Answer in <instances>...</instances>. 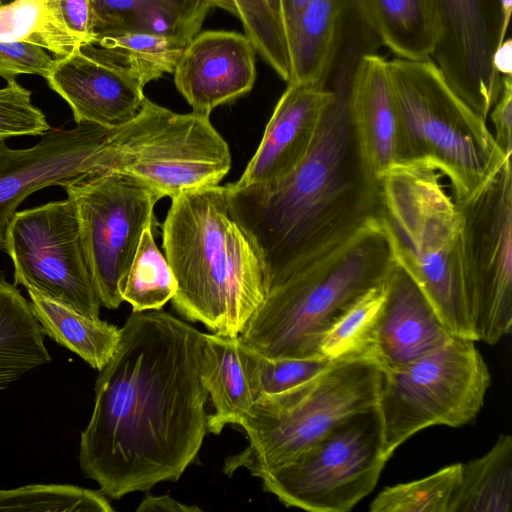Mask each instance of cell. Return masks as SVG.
I'll use <instances>...</instances> for the list:
<instances>
[{"label": "cell", "mask_w": 512, "mask_h": 512, "mask_svg": "<svg viewBox=\"0 0 512 512\" xmlns=\"http://www.w3.org/2000/svg\"><path fill=\"white\" fill-rule=\"evenodd\" d=\"M348 0H309L289 39L288 83H318ZM287 83V84H288Z\"/></svg>", "instance_id": "26"}, {"label": "cell", "mask_w": 512, "mask_h": 512, "mask_svg": "<svg viewBox=\"0 0 512 512\" xmlns=\"http://www.w3.org/2000/svg\"><path fill=\"white\" fill-rule=\"evenodd\" d=\"M442 176L428 162L394 163L379 179L378 215L396 264L421 289L449 333L476 341L463 217Z\"/></svg>", "instance_id": "5"}, {"label": "cell", "mask_w": 512, "mask_h": 512, "mask_svg": "<svg viewBox=\"0 0 512 512\" xmlns=\"http://www.w3.org/2000/svg\"><path fill=\"white\" fill-rule=\"evenodd\" d=\"M214 6L207 0H146L130 28L184 44L196 37Z\"/></svg>", "instance_id": "34"}, {"label": "cell", "mask_w": 512, "mask_h": 512, "mask_svg": "<svg viewBox=\"0 0 512 512\" xmlns=\"http://www.w3.org/2000/svg\"><path fill=\"white\" fill-rule=\"evenodd\" d=\"M14 0H0V7L1 6H4V5H7L11 2H13Z\"/></svg>", "instance_id": "45"}, {"label": "cell", "mask_w": 512, "mask_h": 512, "mask_svg": "<svg viewBox=\"0 0 512 512\" xmlns=\"http://www.w3.org/2000/svg\"><path fill=\"white\" fill-rule=\"evenodd\" d=\"M252 384L257 399L291 389L324 371L334 361L312 358H269L247 346Z\"/></svg>", "instance_id": "35"}, {"label": "cell", "mask_w": 512, "mask_h": 512, "mask_svg": "<svg viewBox=\"0 0 512 512\" xmlns=\"http://www.w3.org/2000/svg\"><path fill=\"white\" fill-rule=\"evenodd\" d=\"M146 0H92L94 29L100 34L130 28Z\"/></svg>", "instance_id": "39"}, {"label": "cell", "mask_w": 512, "mask_h": 512, "mask_svg": "<svg viewBox=\"0 0 512 512\" xmlns=\"http://www.w3.org/2000/svg\"><path fill=\"white\" fill-rule=\"evenodd\" d=\"M93 45L133 69L142 82L173 73L187 44L135 28L100 34Z\"/></svg>", "instance_id": "29"}, {"label": "cell", "mask_w": 512, "mask_h": 512, "mask_svg": "<svg viewBox=\"0 0 512 512\" xmlns=\"http://www.w3.org/2000/svg\"><path fill=\"white\" fill-rule=\"evenodd\" d=\"M494 139L502 153L512 155V76H502V89L489 115Z\"/></svg>", "instance_id": "40"}, {"label": "cell", "mask_w": 512, "mask_h": 512, "mask_svg": "<svg viewBox=\"0 0 512 512\" xmlns=\"http://www.w3.org/2000/svg\"><path fill=\"white\" fill-rule=\"evenodd\" d=\"M46 49L25 41L0 40V76L7 83L16 81L20 74L47 77L54 65Z\"/></svg>", "instance_id": "37"}, {"label": "cell", "mask_w": 512, "mask_h": 512, "mask_svg": "<svg viewBox=\"0 0 512 512\" xmlns=\"http://www.w3.org/2000/svg\"><path fill=\"white\" fill-rule=\"evenodd\" d=\"M138 512H196L201 511L195 505L183 504L168 495L147 494L137 507Z\"/></svg>", "instance_id": "41"}, {"label": "cell", "mask_w": 512, "mask_h": 512, "mask_svg": "<svg viewBox=\"0 0 512 512\" xmlns=\"http://www.w3.org/2000/svg\"><path fill=\"white\" fill-rule=\"evenodd\" d=\"M231 168L227 142L209 115L180 114L144 98L127 123L107 129L99 171L133 177L162 197L220 184Z\"/></svg>", "instance_id": "8"}, {"label": "cell", "mask_w": 512, "mask_h": 512, "mask_svg": "<svg viewBox=\"0 0 512 512\" xmlns=\"http://www.w3.org/2000/svg\"><path fill=\"white\" fill-rule=\"evenodd\" d=\"M204 333L161 310L133 312L95 382L79 464L112 499L177 481L207 432Z\"/></svg>", "instance_id": "1"}, {"label": "cell", "mask_w": 512, "mask_h": 512, "mask_svg": "<svg viewBox=\"0 0 512 512\" xmlns=\"http://www.w3.org/2000/svg\"><path fill=\"white\" fill-rule=\"evenodd\" d=\"M512 511V437L502 434L482 457L461 463L448 512Z\"/></svg>", "instance_id": "25"}, {"label": "cell", "mask_w": 512, "mask_h": 512, "mask_svg": "<svg viewBox=\"0 0 512 512\" xmlns=\"http://www.w3.org/2000/svg\"><path fill=\"white\" fill-rule=\"evenodd\" d=\"M474 342L452 336L412 362L381 370L376 410L389 459L406 440L427 427H460L478 415L491 376Z\"/></svg>", "instance_id": "9"}, {"label": "cell", "mask_w": 512, "mask_h": 512, "mask_svg": "<svg viewBox=\"0 0 512 512\" xmlns=\"http://www.w3.org/2000/svg\"><path fill=\"white\" fill-rule=\"evenodd\" d=\"M50 129L44 113L32 104L29 90L16 81L0 89V140L19 135L43 136Z\"/></svg>", "instance_id": "36"}, {"label": "cell", "mask_w": 512, "mask_h": 512, "mask_svg": "<svg viewBox=\"0 0 512 512\" xmlns=\"http://www.w3.org/2000/svg\"><path fill=\"white\" fill-rule=\"evenodd\" d=\"M334 93L318 83H288L256 152L234 187L276 182L305 158Z\"/></svg>", "instance_id": "18"}, {"label": "cell", "mask_w": 512, "mask_h": 512, "mask_svg": "<svg viewBox=\"0 0 512 512\" xmlns=\"http://www.w3.org/2000/svg\"><path fill=\"white\" fill-rule=\"evenodd\" d=\"M256 50L244 34L200 32L177 62L174 83L192 111L209 115L249 93L256 80Z\"/></svg>", "instance_id": "17"}, {"label": "cell", "mask_w": 512, "mask_h": 512, "mask_svg": "<svg viewBox=\"0 0 512 512\" xmlns=\"http://www.w3.org/2000/svg\"><path fill=\"white\" fill-rule=\"evenodd\" d=\"M4 251L14 265L15 285L99 318L101 304L85 262L75 205L68 197L16 212Z\"/></svg>", "instance_id": "13"}, {"label": "cell", "mask_w": 512, "mask_h": 512, "mask_svg": "<svg viewBox=\"0 0 512 512\" xmlns=\"http://www.w3.org/2000/svg\"><path fill=\"white\" fill-rule=\"evenodd\" d=\"M154 224L144 229L120 287L123 301L132 306L133 312L161 309L177 290L175 276L155 242Z\"/></svg>", "instance_id": "30"}, {"label": "cell", "mask_w": 512, "mask_h": 512, "mask_svg": "<svg viewBox=\"0 0 512 512\" xmlns=\"http://www.w3.org/2000/svg\"><path fill=\"white\" fill-rule=\"evenodd\" d=\"M457 205L475 338L493 345L512 327L511 158L477 195Z\"/></svg>", "instance_id": "12"}, {"label": "cell", "mask_w": 512, "mask_h": 512, "mask_svg": "<svg viewBox=\"0 0 512 512\" xmlns=\"http://www.w3.org/2000/svg\"><path fill=\"white\" fill-rule=\"evenodd\" d=\"M396 112V162L424 161L450 181L463 203L498 173L506 156L480 117L431 59L388 61ZM395 162V163H396Z\"/></svg>", "instance_id": "6"}, {"label": "cell", "mask_w": 512, "mask_h": 512, "mask_svg": "<svg viewBox=\"0 0 512 512\" xmlns=\"http://www.w3.org/2000/svg\"><path fill=\"white\" fill-rule=\"evenodd\" d=\"M308 1L309 0H281L282 16L288 36V41Z\"/></svg>", "instance_id": "43"}, {"label": "cell", "mask_w": 512, "mask_h": 512, "mask_svg": "<svg viewBox=\"0 0 512 512\" xmlns=\"http://www.w3.org/2000/svg\"><path fill=\"white\" fill-rule=\"evenodd\" d=\"M501 11H502V30H501V41L503 42L506 38L507 30L511 18L512 0H500Z\"/></svg>", "instance_id": "44"}, {"label": "cell", "mask_w": 512, "mask_h": 512, "mask_svg": "<svg viewBox=\"0 0 512 512\" xmlns=\"http://www.w3.org/2000/svg\"><path fill=\"white\" fill-rule=\"evenodd\" d=\"M492 67L500 76H512V40L510 37L496 48L492 56Z\"/></svg>", "instance_id": "42"}, {"label": "cell", "mask_w": 512, "mask_h": 512, "mask_svg": "<svg viewBox=\"0 0 512 512\" xmlns=\"http://www.w3.org/2000/svg\"><path fill=\"white\" fill-rule=\"evenodd\" d=\"M46 79L69 104L77 125L119 127L135 117L145 98L136 72L93 44L56 58Z\"/></svg>", "instance_id": "16"}, {"label": "cell", "mask_w": 512, "mask_h": 512, "mask_svg": "<svg viewBox=\"0 0 512 512\" xmlns=\"http://www.w3.org/2000/svg\"><path fill=\"white\" fill-rule=\"evenodd\" d=\"M386 291L385 281L357 299L323 336L319 346L320 355L331 361L372 359L375 333Z\"/></svg>", "instance_id": "28"}, {"label": "cell", "mask_w": 512, "mask_h": 512, "mask_svg": "<svg viewBox=\"0 0 512 512\" xmlns=\"http://www.w3.org/2000/svg\"><path fill=\"white\" fill-rule=\"evenodd\" d=\"M382 46L397 58H431L438 36L433 0H358Z\"/></svg>", "instance_id": "22"}, {"label": "cell", "mask_w": 512, "mask_h": 512, "mask_svg": "<svg viewBox=\"0 0 512 512\" xmlns=\"http://www.w3.org/2000/svg\"><path fill=\"white\" fill-rule=\"evenodd\" d=\"M395 265L384 225L371 215L269 286L239 338L269 358L319 357L332 324Z\"/></svg>", "instance_id": "4"}, {"label": "cell", "mask_w": 512, "mask_h": 512, "mask_svg": "<svg viewBox=\"0 0 512 512\" xmlns=\"http://www.w3.org/2000/svg\"><path fill=\"white\" fill-rule=\"evenodd\" d=\"M0 40L30 42L57 58L82 46L54 19L46 0H14L1 6Z\"/></svg>", "instance_id": "31"}, {"label": "cell", "mask_w": 512, "mask_h": 512, "mask_svg": "<svg viewBox=\"0 0 512 512\" xmlns=\"http://www.w3.org/2000/svg\"><path fill=\"white\" fill-rule=\"evenodd\" d=\"M438 36L431 59L484 120L502 89L492 56L502 43L500 0H433Z\"/></svg>", "instance_id": "14"}, {"label": "cell", "mask_w": 512, "mask_h": 512, "mask_svg": "<svg viewBox=\"0 0 512 512\" xmlns=\"http://www.w3.org/2000/svg\"><path fill=\"white\" fill-rule=\"evenodd\" d=\"M388 460L374 409L339 423L293 460L261 477L262 486L287 507L348 512L373 491Z\"/></svg>", "instance_id": "10"}, {"label": "cell", "mask_w": 512, "mask_h": 512, "mask_svg": "<svg viewBox=\"0 0 512 512\" xmlns=\"http://www.w3.org/2000/svg\"><path fill=\"white\" fill-rule=\"evenodd\" d=\"M207 1L238 18L256 52L284 81H290L289 41L281 0Z\"/></svg>", "instance_id": "27"}, {"label": "cell", "mask_w": 512, "mask_h": 512, "mask_svg": "<svg viewBox=\"0 0 512 512\" xmlns=\"http://www.w3.org/2000/svg\"><path fill=\"white\" fill-rule=\"evenodd\" d=\"M54 19L82 46L93 44L94 10L92 0H46Z\"/></svg>", "instance_id": "38"}, {"label": "cell", "mask_w": 512, "mask_h": 512, "mask_svg": "<svg viewBox=\"0 0 512 512\" xmlns=\"http://www.w3.org/2000/svg\"><path fill=\"white\" fill-rule=\"evenodd\" d=\"M372 359L381 370L412 362L444 345L452 335L413 279L398 264L386 280Z\"/></svg>", "instance_id": "19"}, {"label": "cell", "mask_w": 512, "mask_h": 512, "mask_svg": "<svg viewBox=\"0 0 512 512\" xmlns=\"http://www.w3.org/2000/svg\"><path fill=\"white\" fill-rule=\"evenodd\" d=\"M461 476V463L446 466L424 478L383 489L370 512H448Z\"/></svg>", "instance_id": "32"}, {"label": "cell", "mask_w": 512, "mask_h": 512, "mask_svg": "<svg viewBox=\"0 0 512 512\" xmlns=\"http://www.w3.org/2000/svg\"><path fill=\"white\" fill-rule=\"evenodd\" d=\"M161 228L164 255L177 281L174 308L212 333L239 336L265 297V270L229 212L226 186L172 198Z\"/></svg>", "instance_id": "3"}, {"label": "cell", "mask_w": 512, "mask_h": 512, "mask_svg": "<svg viewBox=\"0 0 512 512\" xmlns=\"http://www.w3.org/2000/svg\"><path fill=\"white\" fill-rule=\"evenodd\" d=\"M200 377L214 408L207 430L215 435L227 425H238L257 400L248 349L239 336L204 333Z\"/></svg>", "instance_id": "21"}, {"label": "cell", "mask_w": 512, "mask_h": 512, "mask_svg": "<svg viewBox=\"0 0 512 512\" xmlns=\"http://www.w3.org/2000/svg\"><path fill=\"white\" fill-rule=\"evenodd\" d=\"M334 96L308 153L290 174L270 184L225 185L229 212L262 259L266 289L378 213L379 184L359 158L349 95Z\"/></svg>", "instance_id": "2"}, {"label": "cell", "mask_w": 512, "mask_h": 512, "mask_svg": "<svg viewBox=\"0 0 512 512\" xmlns=\"http://www.w3.org/2000/svg\"><path fill=\"white\" fill-rule=\"evenodd\" d=\"M381 376L370 358L338 360L291 389L259 397L238 424L248 445L225 460L224 473L244 468L261 478L287 464L345 419L376 409Z\"/></svg>", "instance_id": "7"}, {"label": "cell", "mask_w": 512, "mask_h": 512, "mask_svg": "<svg viewBox=\"0 0 512 512\" xmlns=\"http://www.w3.org/2000/svg\"><path fill=\"white\" fill-rule=\"evenodd\" d=\"M0 511L112 512L101 491L67 484H30L0 489Z\"/></svg>", "instance_id": "33"}, {"label": "cell", "mask_w": 512, "mask_h": 512, "mask_svg": "<svg viewBox=\"0 0 512 512\" xmlns=\"http://www.w3.org/2000/svg\"><path fill=\"white\" fill-rule=\"evenodd\" d=\"M74 203L80 241L101 306L123 302L121 284L144 229L156 223L162 195L146 183L112 171L83 174L63 186Z\"/></svg>", "instance_id": "11"}, {"label": "cell", "mask_w": 512, "mask_h": 512, "mask_svg": "<svg viewBox=\"0 0 512 512\" xmlns=\"http://www.w3.org/2000/svg\"><path fill=\"white\" fill-rule=\"evenodd\" d=\"M27 291L32 311L44 334L94 369L100 371L110 361L120 340V328L99 318L85 316L34 289Z\"/></svg>", "instance_id": "24"}, {"label": "cell", "mask_w": 512, "mask_h": 512, "mask_svg": "<svg viewBox=\"0 0 512 512\" xmlns=\"http://www.w3.org/2000/svg\"><path fill=\"white\" fill-rule=\"evenodd\" d=\"M348 116L362 166L374 182L396 162V112L388 61L362 59L351 84Z\"/></svg>", "instance_id": "20"}, {"label": "cell", "mask_w": 512, "mask_h": 512, "mask_svg": "<svg viewBox=\"0 0 512 512\" xmlns=\"http://www.w3.org/2000/svg\"><path fill=\"white\" fill-rule=\"evenodd\" d=\"M106 128L82 123L73 129H50L33 147L11 149L0 140V249L20 203L31 193L64 186L99 170V145Z\"/></svg>", "instance_id": "15"}, {"label": "cell", "mask_w": 512, "mask_h": 512, "mask_svg": "<svg viewBox=\"0 0 512 512\" xmlns=\"http://www.w3.org/2000/svg\"><path fill=\"white\" fill-rule=\"evenodd\" d=\"M30 302L0 272V390L51 361Z\"/></svg>", "instance_id": "23"}]
</instances>
